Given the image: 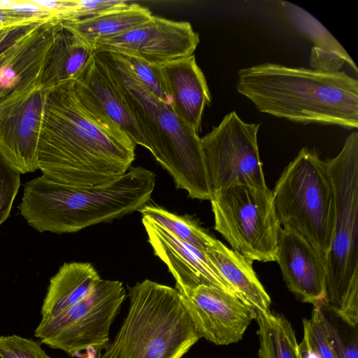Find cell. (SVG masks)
<instances>
[{
	"mask_svg": "<svg viewBox=\"0 0 358 358\" xmlns=\"http://www.w3.org/2000/svg\"><path fill=\"white\" fill-rule=\"evenodd\" d=\"M38 145V169L66 185L88 187L124 175L136 145L80 103L73 80L47 88Z\"/></svg>",
	"mask_w": 358,
	"mask_h": 358,
	"instance_id": "obj_1",
	"label": "cell"
},
{
	"mask_svg": "<svg viewBox=\"0 0 358 358\" xmlns=\"http://www.w3.org/2000/svg\"><path fill=\"white\" fill-rule=\"evenodd\" d=\"M236 88L264 113L304 124L358 128V80L344 71L266 62L239 70Z\"/></svg>",
	"mask_w": 358,
	"mask_h": 358,
	"instance_id": "obj_2",
	"label": "cell"
},
{
	"mask_svg": "<svg viewBox=\"0 0 358 358\" xmlns=\"http://www.w3.org/2000/svg\"><path fill=\"white\" fill-rule=\"evenodd\" d=\"M155 180L142 166L88 187L66 185L43 174L26 182L19 209L39 232H76L138 211L150 199Z\"/></svg>",
	"mask_w": 358,
	"mask_h": 358,
	"instance_id": "obj_3",
	"label": "cell"
},
{
	"mask_svg": "<svg viewBox=\"0 0 358 358\" xmlns=\"http://www.w3.org/2000/svg\"><path fill=\"white\" fill-rule=\"evenodd\" d=\"M115 80L142 139L155 159L189 197L210 200L204 159L198 133L174 113L172 106L150 94L122 55L95 52Z\"/></svg>",
	"mask_w": 358,
	"mask_h": 358,
	"instance_id": "obj_4",
	"label": "cell"
},
{
	"mask_svg": "<svg viewBox=\"0 0 358 358\" xmlns=\"http://www.w3.org/2000/svg\"><path fill=\"white\" fill-rule=\"evenodd\" d=\"M128 291L127 315L97 358H182L199 341L175 288L146 279Z\"/></svg>",
	"mask_w": 358,
	"mask_h": 358,
	"instance_id": "obj_5",
	"label": "cell"
},
{
	"mask_svg": "<svg viewBox=\"0 0 358 358\" xmlns=\"http://www.w3.org/2000/svg\"><path fill=\"white\" fill-rule=\"evenodd\" d=\"M335 196L331 241L324 259V303L358 324V133L324 161Z\"/></svg>",
	"mask_w": 358,
	"mask_h": 358,
	"instance_id": "obj_6",
	"label": "cell"
},
{
	"mask_svg": "<svg viewBox=\"0 0 358 358\" xmlns=\"http://www.w3.org/2000/svg\"><path fill=\"white\" fill-rule=\"evenodd\" d=\"M272 194L280 226L301 235L324 262L333 232L335 196L317 151L303 148L285 167Z\"/></svg>",
	"mask_w": 358,
	"mask_h": 358,
	"instance_id": "obj_7",
	"label": "cell"
},
{
	"mask_svg": "<svg viewBox=\"0 0 358 358\" xmlns=\"http://www.w3.org/2000/svg\"><path fill=\"white\" fill-rule=\"evenodd\" d=\"M215 229L248 260L276 261L279 232L272 191L237 185L210 199Z\"/></svg>",
	"mask_w": 358,
	"mask_h": 358,
	"instance_id": "obj_8",
	"label": "cell"
},
{
	"mask_svg": "<svg viewBox=\"0 0 358 358\" xmlns=\"http://www.w3.org/2000/svg\"><path fill=\"white\" fill-rule=\"evenodd\" d=\"M125 296L122 282L101 278L78 303L53 318L41 320L34 336L41 343L72 357L90 350L99 356L109 343L110 327Z\"/></svg>",
	"mask_w": 358,
	"mask_h": 358,
	"instance_id": "obj_9",
	"label": "cell"
},
{
	"mask_svg": "<svg viewBox=\"0 0 358 358\" xmlns=\"http://www.w3.org/2000/svg\"><path fill=\"white\" fill-rule=\"evenodd\" d=\"M259 127L232 111L201 138L211 196L237 185L267 188L257 143Z\"/></svg>",
	"mask_w": 358,
	"mask_h": 358,
	"instance_id": "obj_10",
	"label": "cell"
},
{
	"mask_svg": "<svg viewBox=\"0 0 358 358\" xmlns=\"http://www.w3.org/2000/svg\"><path fill=\"white\" fill-rule=\"evenodd\" d=\"M41 73L0 99V156L20 174L38 169V145L48 90Z\"/></svg>",
	"mask_w": 358,
	"mask_h": 358,
	"instance_id": "obj_11",
	"label": "cell"
},
{
	"mask_svg": "<svg viewBox=\"0 0 358 358\" xmlns=\"http://www.w3.org/2000/svg\"><path fill=\"white\" fill-rule=\"evenodd\" d=\"M199 35L188 22L152 15L133 29L98 43L94 52H109L162 65L193 55Z\"/></svg>",
	"mask_w": 358,
	"mask_h": 358,
	"instance_id": "obj_12",
	"label": "cell"
},
{
	"mask_svg": "<svg viewBox=\"0 0 358 358\" xmlns=\"http://www.w3.org/2000/svg\"><path fill=\"white\" fill-rule=\"evenodd\" d=\"M201 338L217 345L240 341L256 313L235 295L200 285L176 289Z\"/></svg>",
	"mask_w": 358,
	"mask_h": 358,
	"instance_id": "obj_13",
	"label": "cell"
},
{
	"mask_svg": "<svg viewBox=\"0 0 358 358\" xmlns=\"http://www.w3.org/2000/svg\"><path fill=\"white\" fill-rule=\"evenodd\" d=\"M77 96L94 117L126 135L135 145L142 139L115 80L94 52L73 80Z\"/></svg>",
	"mask_w": 358,
	"mask_h": 358,
	"instance_id": "obj_14",
	"label": "cell"
},
{
	"mask_svg": "<svg viewBox=\"0 0 358 358\" xmlns=\"http://www.w3.org/2000/svg\"><path fill=\"white\" fill-rule=\"evenodd\" d=\"M142 223L155 255L167 266L173 276L176 289H191L206 285L235 295L205 252L178 240L145 217H142Z\"/></svg>",
	"mask_w": 358,
	"mask_h": 358,
	"instance_id": "obj_15",
	"label": "cell"
},
{
	"mask_svg": "<svg viewBox=\"0 0 358 358\" xmlns=\"http://www.w3.org/2000/svg\"><path fill=\"white\" fill-rule=\"evenodd\" d=\"M288 289L301 301L315 306L325 299L324 259L301 235L281 227L276 253Z\"/></svg>",
	"mask_w": 358,
	"mask_h": 358,
	"instance_id": "obj_16",
	"label": "cell"
},
{
	"mask_svg": "<svg viewBox=\"0 0 358 358\" xmlns=\"http://www.w3.org/2000/svg\"><path fill=\"white\" fill-rule=\"evenodd\" d=\"M176 115L198 133L205 107L211 101L208 84L194 55L160 65Z\"/></svg>",
	"mask_w": 358,
	"mask_h": 358,
	"instance_id": "obj_17",
	"label": "cell"
},
{
	"mask_svg": "<svg viewBox=\"0 0 358 358\" xmlns=\"http://www.w3.org/2000/svg\"><path fill=\"white\" fill-rule=\"evenodd\" d=\"M205 252L235 295L253 310L256 315L271 311L270 296L258 279L251 261L219 240Z\"/></svg>",
	"mask_w": 358,
	"mask_h": 358,
	"instance_id": "obj_18",
	"label": "cell"
},
{
	"mask_svg": "<svg viewBox=\"0 0 358 358\" xmlns=\"http://www.w3.org/2000/svg\"><path fill=\"white\" fill-rule=\"evenodd\" d=\"M101 279L88 262L64 264L50 279L41 308V320L53 318L87 296Z\"/></svg>",
	"mask_w": 358,
	"mask_h": 358,
	"instance_id": "obj_19",
	"label": "cell"
},
{
	"mask_svg": "<svg viewBox=\"0 0 358 358\" xmlns=\"http://www.w3.org/2000/svg\"><path fill=\"white\" fill-rule=\"evenodd\" d=\"M94 52L67 26L59 21L47 53L41 83L45 88L73 80Z\"/></svg>",
	"mask_w": 358,
	"mask_h": 358,
	"instance_id": "obj_20",
	"label": "cell"
},
{
	"mask_svg": "<svg viewBox=\"0 0 358 358\" xmlns=\"http://www.w3.org/2000/svg\"><path fill=\"white\" fill-rule=\"evenodd\" d=\"M152 15L145 7L137 3L107 13L73 21H60L94 51L96 45L108 38L120 35L145 23Z\"/></svg>",
	"mask_w": 358,
	"mask_h": 358,
	"instance_id": "obj_21",
	"label": "cell"
},
{
	"mask_svg": "<svg viewBox=\"0 0 358 358\" xmlns=\"http://www.w3.org/2000/svg\"><path fill=\"white\" fill-rule=\"evenodd\" d=\"M259 358H303L295 332L282 314L258 313Z\"/></svg>",
	"mask_w": 358,
	"mask_h": 358,
	"instance_id": "obj_22",
	"label": "cell"
},
{
	"mask_svg": "<svg viewBox=\"0 0 358 358\" xmlns=\"http://www.w3.org/2000/svg\"><path fill=\"white\" fill-rule=\"evenodd\" d=\"M286 17L292 27L314 43L311 51L343 59L356 73L357 67L348 53L330 32L312 15L293 3L283 2Z\"/></svg>",
	"mask_w": 358,
	"mask_h": 358,
	"instance_id": "obj_23",
	"label": "cell"
},
{
	"mask_svg": "<svg viewBox=\"0 0 358 358\" xmlns=\"http://www.w3.org/2000/svg\"><path fill=\"white\" fill-rule=\"evenodd\" d=\"M143 217L162 227L178 240L206 252L217 241L197 222L157 206H144L138 210Z\"/></svg>",
	"mask_w": 358,
	"mask_h": 358,
	"instance_id": "obj_24",
	"label": "cell"
},
{
	"mask_svg": "<svg viewBox=\"0 0 358 358\" xmlns=\"http://www.w3.org/2000/svg\"><path fill=\"white\" fill-rule=\"evenodd\" d=\"M322 312L331 344L339 358H358V324H355L323 302Z\"/></svg>",
	"mask_w": 358,
	"mask_h": 358,
	"instance_id": "obj_25",
	"label": "cell"
},
{
	"mask_svg": "<svg viewBox=\"0 0 358 358\" xmlns=\"http://www.w3.org/2000/svg\"><path fill=\"white\" fill-rule=\"evenodd\" d=\"M301 353L309 358H339L330 341L324 318L318 304L313 306L310 319L303 320Z\"/></svg>",
	"mask_w": 358,
	"mask_h": 358,
	"instance_id": "obj_26",
	"label": "cell"
},
{
	"mask_svg": "<svg viewBox=\"0 0 358 358\" xmlns=\"http://www.w3.org/2000/svg\"><path fill=\"white\" fill-rule=\"evenodd\" d=\"M122 57L138 80L150 94L172 106V97L169 94L160 65L151 64L133 56Z\"/></svg>",
	"mask_w": 358,
	"mask_h": 358,
	"instance_id": "obj_27",
	"label": "cell"
},
{
	"mask_svg": "<svg viewBox=\"0 0 358 358\" xmlns=\"http://www.w3.org/2000/svg\"><path fill=\"white\" fill-rule=\"evenodd\" d=\"M43 21L26 22L0 27V68L23 48L34 32V27Z\"/></svg>",
	"mask_w": 358,
	"mask_h": 358,
	"instance_id": "obj_28",
	"label": "cell"
},
{
	"mask_svg": "<svg viewBox=\"0 0 358 358\" xmlns=\"http://www.w3.org/2000/svg\"><path fill=\"white\" fill-rule=\"evenodd\" d=\"M0 358H52L41 343L17 335L0 336Z\"/></svg>",
	"mask_w": 358,
	"mask_h": 358,
	"instance_id": "obj_29",
	"label": "cell"
},
{
	"mask_svg": "<svg viewBox=\"0 0 358 358\" xmlns=\"http://www.w3.org/2000/svg\"><path fill=\"white\" fill-rule=\"evenodd\" d=\"M20 185V173L0 156V226L10 215Z\"/></svg>",
	"mask_w": 358,
	"mask_h": 358,
	"instance_id": "obj_30",
	"label": "cell"
},
{
	"mask_svg": "<svg viewBox=\"0 0 358 358\" xmlns=\"http://www.w3.org/2000/svg\"><path fill=\"white\" fill-rule=\"evenodd\" d=\"M129 3L122 0H73L71 8L60 21H73L96 16Z\"/></svg>",
	"mask_w": 358,
	"mask_h": 358,
	"instance_id": "obj_31",
	"label": "cell"
},
{
	"mask_svg": "<svg viewBox=\"0 0 358 358\" xmlns=\"http://www.w3.org/2000/svg\"><path fill=\"white\" fill-rule=\"evenodd\" d=\"M38 21L28 19L25 17L16 14L10 10L0 8V27H5L22 22ZM43 21V20H42Z\"/></svg>",
	"mask_w": 358,
	"mask_h": 358,
	"instance_id": "obj_32",
	"label": "cell"
}]
</instances>
